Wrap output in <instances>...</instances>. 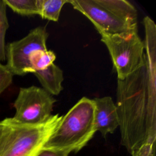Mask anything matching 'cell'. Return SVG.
<instances>
[{
  "instance_id": "7c38bea8",
  "label": "cell",
  "mask_w": 156,
  "mask_h": 156,
  "mask_svg": "<svg viewBox=\"0 0 156 156\" xmlns=\"http://www.w3.org/2000/svg\"><path fill=\"white\" fill-rule=\"evenodd\" d=\"M55 58V54L52 51L46 49L35 51L29 60L30 73L47 68L54 63Z\"/></svg>"
},
{
  "instance_id": "277c9868",
  "label": "cell",
  "mask_w": 156,
  "mask_h": 156,
  "mask_svg": "<svg viewBox=\"0 0 156 156\" xmlns=\"http://www.w3.org/2000/svg\"><path fill=\"white\" fill-rule=\"evenodd\" d=\"M52 115L46 121L27 124L16 122L11 118L2 121L4 127L0 143V156H36L62 119Z\"/></svg>"
},
{
  "instance_id": "2e32d148",
  "label": "cell",
  "mask_w": 156,
  "mask_h": 156,
  "mask_svg": "<svg viewBox=\"0 0 156 156\" xmlns=\"http://www.w3.org/2000/svg\"><path fill=\"white\" fill-rule=\"evenodd\" d=\"M3 127H4V124L1 121H0V143H1V136H2V133Z\"/></svg>"
},
{
  "instance_id": "9c48e42d",
  "label": "cell",
  "mask_w": 156,
  "mask_h": 156,
  "mask_svg": "<svg viewBox=\"0 0 156 156\" xmlns=\"http://www.w3.org/2000/svg\"><path fill=\"white\" fill-rule=\"evenodd\" d=\"M41 84L43 89L51 95H58L63 90V73L54 63L47 68L33 73Z\"/></svg>"
},
{
  "instance_id": "8992f818",
  "label": "cell",
  "mask_w": 156,
  "mask_h": 156,
  "mask_svg": "<svg viewBox=\"0 0 156 156\" xmlns=\"http://www.w3.org/2000/svg\"><path fill=\"white\" fill-rule=\"evenodd\" d=\"M56 100L41 88L36 86L21 88L13 103L15 114L11 119L19 123L36 124L51 116Z\"/></svg>"
},
{
  "instance_id": "7a4b0ae2",
  "label": "cell",
  "mask_w": 156,
  "mask_h": 156,
  "mask_svg": "<svg viewBox=\"0 0 156 156\" xmlns=\"http://www.w3.org/2000/svg\"><path fill=\"white\" fill-rule=\"evenodd\" d=\"M94 103L86 97L81 98L64 115L44 144L43 149L77 152L93 137Z\"/></svg>"
},
{
  "instance_id": "8fae6325",
  "label": "cell",
  "mask_w": 156,
  "mask_h": 156,
  "mask_svg": "<svg viewBox=\"0 0 156 156\" xmlns=\"http://www.w3.org/2000/svg\"><path fill=\"white\" fill-rule=\"evenodd\" d=\"M10 9L23 16L39 15L38 0H4Z\"/></svg>"
},
{
  "instance_id": "3957f363",
  "label": "cell",
  "mask_w": 156,
  "mask_h": 156,
  "mask_svg": "<svg viewBox=\"0 0 156 156\" xmlns=\"http://www.w3.org/2000/svg\"><path fill=\"white\" fill-rule=\"evenodd\" d=\"M85 16L100 35L129 33L137 30V11L126 0H69Z\"/></svg>"
},
{
  "instance_id": "6da1fadb",
  "label": "cell",
  "mask_w": 156,
  "mask_h": 156,
  "mask_svg": "<svg viewBox=\"0 0 156 156\" xmlns=\"http://www.w3.org/2000/svg\"><path fill=\"white\" fill-rule=\"evenodd\" d=\"M156 52L147 50L144 63L118 80L116 106L121 143L131 156H155Z\"/></svg>"
},
{
  "instance_id": "ba28073f",
  "label": "cell",
  "mask_w": 156,
  "mask_h": 156,
  "mask_svg": "<svg viewBox=\"0 0 156 156\" xmlns=\"http://www.w3.org/2000/svg\"><path fill=\"white\" fill-rule=\"evenodd\" d=\"M94 103V124L97 131L103 137L113 133L119 127V118L115 103L110 96L96 98Z\"/></svg>"
},
{
  "instance_id": "4fadbf2b",
  "label": "cell",
  "mask_w": 156,
  "mask_h": 156,
  "mask_svg": "<svg viewBox=\"0 0 156 156\" xmlns=\"http://www.w3.org/2000/svg\"><path fill=\"white\" fill-rule=\"evenodd\" d=\"M7 7L5 1L0 0V62L5 60V35L9 26Z\"/></svg>"
},
{
  "instance_id": "9a60e30c",
  "label": "cell",
  "mask_w": 156,
  "mask_h": 156,
  "mask_svg": "<svg viewBox=\"0 0 156 156\" xmlns=\"http://www.w3.org/2000/svg\"><path fill=\"white\" fill-rule=\"evenodd\" d=\"M69 154L64 151H53L42 149L36 155V156H68Z\"/></svg>"
},
{
  "instance_id": "5bb4252c",
  "label": "cell",
  "mask_w": 156,
  "mask_h": 156,
  "mask_svg": "<svg viewBox=\"0 0 156 156\" xmlns=\"http://www.w3.org/2000/svg\"><path fill=\"white\" fill-rule=\"evenodd\" d=\"M13 75L6 65L0 62V95L12 84Z\"/></svg>"
},
{
  "instance_id": "30bf717a",
  "label": "cell",
  "mask_w": 156,
  "mask_h": 156,
  "mask_svg": "<svg viewBox=\"0 0 156 156\" xmlns=\"http://www.w3.org/2000/svg\"><path fill=\"white\" fill-rule=\"evenodd\" d=\"M66 3H69V0H38V15L43 19L57 21L62 8Z\"/></svg>"
},
{
  "instance_id": "52a82bcc",
  "label": "cell",
  "mask_w": 156,
  "mask_h": 156,
  "mask_svg": "<svg viewBox=\"0 0 156 156\" xmlns=\"http://www.w3.org/2000/svg\"><path fill=\"white\" fill-rule=\"evenodd\" d=\"M48 36L46 28L40 26L31 30L23 38L6 45V66L13 76L30 73V58L35 51L47 49Z\"/></svg>"
},
{
  "instance_id": "5b68a950",
  "label": "cell",
  "mask_w": 156,
  "mask_h": 156,
  "mask_svg": "<svg viewBox=\"0 0 156 156\" xmlns=\"http://www.w3.org/2000/svg\"><path fill=\"white\" fill-rule=\"evenodd\" d=\"M101 35V41L109 52L118 80L125 79L144 64V44L138 30Z\"/></svg>"
}]
</instances>
